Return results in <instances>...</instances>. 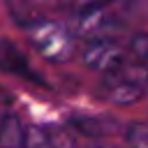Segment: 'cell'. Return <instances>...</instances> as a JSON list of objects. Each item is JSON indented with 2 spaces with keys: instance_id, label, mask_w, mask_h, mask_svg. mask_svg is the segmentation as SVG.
Listing matches in <instances>:
<instances>
[{
  "instance_id": "obj_5",
  "label": "cell",
  "mask_w": 148,
  "mask_h": 148,
  "mask_svg": "<svg viewBox=\"0 0 148 148\" xmlns=\"http://www.w3.org/2000/svg\"><path fill=\"white\" fill-rule=\"evenodd\" d=\"M0 72L16 74V76H23L30 81H42L35 74V69L30 67V62L25 60V56L18 51V46L14 42H9L7 37H0Z\"/></svg>"
},
{
  "instance_id": "obj_3",
  "label": "cell",
  "mask_w": 148,
  "mask_h": 148,
  "mask_svg": "<svg viewBox=\"0 0 148 148\" xmlns=\"http://www.w3.org/2000/svg\"><path fill=\"white\" fill-rule=\"evenodd\" d=\"M123 28L120 18L104 5H92L79 12L76 18V32L83 37H111L113 32H118Z\"/></svg>"
},
{
  "instance_id": "obj_11",
  "label": "cell",
  "mask_w": 148,
  "mask_h": 148,
  "mask_svg": "<svg viewBox=\"0 0 148 148\" xmlns=\"http://www.w3.org/2000/svg\"><path fill=\"white\" fill-rule=\"evenodd\" d=\"M130 49H132V53L136 56L139 62L148 65V35H134Z\"/></svg>"
},
{
  "instance_id": "obj_2",
  "label": "cell",
  "mask_w": 148,
  "mask_h": 148,
  "mask_svg": "<svg viewBox=\"0 0 148 148\" xmlns=\"http://www.w3.org/2000/svg\"><path fill=\"white\" fill-rule=\"evenodd\" d=\"M83 62L97 72H113L125 65V51L111 37H90L81 53Z\"/></svg>"
},
{
  "instance_id": "obj_8",
  "label": "cell",
  "mask_w": 148,
  "mask_h": 148,
  "mask_svg": "<svg viewBox=\"0 0 148 148\" xmlns=\"http://www.w3.org/2000/svg\"><path fill=\"white\" fill-rule=\"evenodd\" d=\"M0 143L2 146H25V127L16 113H7L0 120Z\"/></svg>"
},
{
  "instance_id": "obj_13",
  "label": "cell",
  "mask_w": 148,
  "mask_h": 148,
  "mask_svg": "<svg viewBox=\"0 0 148 148\" xmlns=\"http://www.w3.org/2000/svg\"><path fill=\"white\" fill-rule=\"evenodd\" d=\"M0 102H9V95H5L2 88H0Z\"/></svg>"
},
{
  "instance_id": "obj_1",
  "label": "cell",
  "mask_w": 148,
  "mask_h": 148,
  "mask_svg": "<svg viewBox=\"0 0 148 148\" xmlns=\"http://www.w3.org/2000/svg\"><path fill=\"white\" fill-rule=\"evenodd\" d=\"M28 39L30 44L53 62H65L74 53V35L67 25L49 18H39L32 25H28Z\"/></svg>"
},
{
  "instance_id": "obj_4",
  "label": "cell",
  "mask_w": 148,
  "mask_h": 148,
  "mask_svg": "<svg viewBox=\"0 0 148 148\" xmlns=\"http://www.w3.org/2000/svg\"><path fill=\"white\" fill-rule=\"evenodd\" d=\"M143 95V90L127 76V72L123 67L113 69V72H104L102 79V97L109 99L111 104H134L139 97Z\"/></svg>"
},
{
  "instance_id": "obj_6",
  "label": "cell",
  "mask_w": 148,
  "mask_h": 148,
  "mask_svg": "<svg viewBox=\"0 0 148 148\" xmlns=\"http://www.w3.org/2000/svg\"><path fill=\"white\" fill-rule=\"evenodd\" d=\"M69 125L88 136H104V134H113L116 132V123L109 118H99V116H74L69 120Z\"/></svg>"
},
{
  "instance_id": "obj_10",
  "label": "cell",
  "mask_w": 148,
  "mask_h": 148,
  "mask_svg": "<svg viewBox=\"0 0 148 148\" xmlns=\"http://www.w3.org/2000/svg\"><path fill=\"white\" fill-rule=\"evenodd\" d=\"M25 146H51V134L44 127L25 130Z\"/></svg>"
},
{
  "instance_id": "obj_9",
  "label": "cell",
  "mask_w": 148,
  "mask_h": 148,
  "mask_svg": "<svg viewBox=\"0 0 148 148\" xmlns=\"http://www.w3.org/2000/svg\"><path fill=\"white\" fill-rule=\"evenodd\" d=\"M125 141L139 148H148V123H130L125 130Z\"/></svg>"
},
{
  "instance_id": "obj_12",
  "label": "cell",
  "mask_w": 148,
  "mask_h": 148,
  "mask_svg": "<svg viewBox=\"0 0 148 148\" xmlns=\"http://www.w3.org/2000/svg\"><path fill=\"white\" fill-rule=\"evenodd\" d=\"M74 7H79V9H86V7H92V5H104V2H109V0H69Z\"/></svg>"
},
{
  "instance_id": "obj_7",
  "label": "cell",
  "mask_w": 148,
  "mask_h": 148,
  "mask_svg": "<svg viewBox=\"0 0 148 148\" xmlns=\"http://www.w3.org/2000/svg\"><path fill=\"white\" fill-rule=\"evenodd\" d=\"M5 7L9 12V16L18 25H25V28L42 18V12H39L37 0H5Z\"/></svg>"
}]
</instances>
